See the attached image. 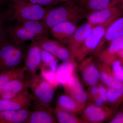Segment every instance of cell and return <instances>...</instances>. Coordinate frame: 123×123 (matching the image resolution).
I'll use <instances>...</instances> for the list:
<instances>
[{
  "label": "cell",
  "mask_w": 123,
  "mask_h": 123,
  "mask_svg": "<svg viewBox=\"0 0 123 123\" xmlns=\"http://www.w3.org/2000/svg\"><path fill=\"white\" fill-rule=\"evenodd\" d=\"M88 12L84 7L75 4L72 0L57 7L49 8L43 20L49 29L60 23L70 21L77 24L86 18Z\"/></svg>",
  "instance_id": "6da1fadb"
},
{
  "label": "cell",
  "mask_w": 123,
  "mask_h": 123,
  "mask_svg": "<svg viewBox=\"0 0 123 123\" xmlns=\"http://www.w3.org/2000/svg\"><path fill=\"white\" fill-rule=\"evenodd\" d=\"M7 3L4 14L5 20L9 21L42 20L49 8L22 0H8Z\"/></svg>",
  "instance_id": "7a4b0ae2"
},
{
  "label": "cell",
  "mask_w": 123,
  "mask_h": 123,
  "mask_svg": "<svg viewBox=\"0 0 123 123\" xmlns=\"http://www.w3.org/2000/svg\"><path fill=\"white\" fill-rule=\"evenodd\" d=\"M4 37L0 40V73L18 67L25 59L26 53L22 46Z\"/></svg>",
  "instance_id": "3957f363"
},
{
  "label": "cell",
  "mask_w": 123,
  "mask_h": 123,
  "mask_svg": "<svg viewBox=\"0 0 123 123\" xmlns=\"http://www.w3.org/2000/svg\"><path fill=\"white\" fill-rule=\"evenodd\" d=\"M29 79V88L33 92L35 105L50 108V105L55 95V88L37 74Z\"/></svg>",
  "instance_id": "277c9868"
},
{
  "label": "cell",
  "mask_w": 123,
  "mask_h": 123,
  "mask_svg": "<svg viewBox=\"0 0 123 123\" xmlns=\"http://www.w3.org/2000/svg\"><path fill=\"white\" fill-rule=\"evenodd\" d=\"M110 24L94 27L91 33L75 51L74 55L75 60L82 61L88 56L95 53Z\"/></svg>",
  "instance_id": "5b68a950"
},
{
  "label": "cell",
  "mask_w": 123,
  "mask_h": 123,
  "mask_svg": "<svg viewBox=\"0 0 123 123\" xmlns=\"http://www.w3.org/2000/svg\"><path fill=\"white\" fill-rule=\"evenodd\" d=\"M33 40L42 49L51 53L58 59L63 61L76 60L68 48L61 42L50 39L46 36H38Z\"/></svg>",
  "instance_id": "8992f818"
},
{
  "label": "cell",
  "mask_w": 123,
  "mask_h": 123,
  "mask_svg": "<svg viewBox=\"0 0 123 123\" xmlns=\"http://www.w3.org/2000/svg\"><path fill=\"white\" fill-rule=\"evenodd\" d=\"M123 13V10L116 6L88 12L86 17L87 22L93 27L110 24Z\"/></svg>",
  "instance_id": "52a82bcc"
},
{
  "label": "cell",
  "mask_w": 123,
  "mask_h": 123,
  "mask_svg": "<svg viewBox=\"0 0 123 123\" xmlns=\"http://www.w3.org/2000/svg\"><path fill=\"white\" fill-rule=\"evenodd\" d=\"M63 85L67 94L76 102L82 111L87 104L89 97L77 74L74 73L68 81Z\"/></svg>",
  "instance_id": "ba28073f"
},
{
  "label": "cell",
  "mask_w": 123,
  "mask_h": 123,
  "mask_svg": "<svg viewBox=\"0 0 123 123\" xmlns=\"http://www.w3.org/2000/svg\"><path fill=\"white\" fill-rule=\"evenodd\" d=\"M41 50L42 49L34 40L31 41V44L26 53L23 67L25 72L29 75V78L36 75L38 69L41 68Z\"/></svg>",
  "instance_id": "9c48e42d"
},
{
  "label": "cell",
  "mask_w": 123,
  "mask_h": 123,
  "mask_svg": "<svg viewBox=\"0 0 123 123\" xmlns=\"http://www.w3.org/2000/svg\"><path fill=\"white\" fill-rule=\"evenodd\" d=\"M7 38L15 44L21 45L24 42L33 40L37 36L35 34L19 22H15L5 29Z\"/></svg>",
  "instance_id": "30bf717a"
},
{
  "label": "cell",
  "mask_w": 123,
  "mask_h": 123,
  "mask_svg": "<svg viewBox=\"0 0 123 123\" xmlns=\"http://www.w3.org/2000/svg\"><path fill=\"white\" fill-rule=\"evenodd\" d=\"M80 68L82 80L89 87L98 84L100 78L98 62L92 56L86 57L82 61Z\"/></svg>",
  "instance_id": "8fae6325"
},
{
  "label": "cell",
  "mask_w": 123,
  "mask_h": 123,
  "mask_svg": "<svg viewBox=\"0 0 123 123\" xmlns=\"http://www.w3.org/2000/svg\"><path fill=\"white\" fill-rule=\"evenodd\" d=\"M114 110L108 107L102 108L90 104L82 111V118L85 122L97 123L102 122L112 115Z\"/></svg>",
  "instance_id": "7c38bea8"
},
{
  "label": "cell",
  "mask_w": 123,
  "mask_h": 123,
  "mask_svg": "<svg viewBox=\"0 0 123 123\" xmlns=\"http://www.w3.org/2000/svg\"><path fill=\"white\" fill-rule=\"evenodd\" d=\"M123 36V13L107 27L104 36L94 55L105 48L113 40Z\"/></svg>",
  "instance_id": "4fadbf2b"
},
{
  "label": "cell",
  "mask_w": 123,
  "mask_h": 123,
  "mask_svg": "<svg viewBox=\"0 0 123 123\" xmlns=\"http://www.w3.org/2000/svg\"><path fill=\"white\" fill-rule=\"evenodd\" d=\"M77 27L74 23L66 21L55 25L50 28L49 31L50 33L56 40L67 44Z\"/></svg>",
  "instance_id": "5bb4252c"
},
{
  "label": "cell",
  "mask_w": 123,
  "mask_h": 123,
  "mask_svg": "<svg viewBox=\"0 0 123 123\" xmlns=\"http://www.w3.org/2000/svg\"><path fill=\"white\" fill-rule=\"evenodd\" d=\"M123 48V36L113 40L95 55L99 61L110 66L112 62L117 59V55Z\"/></svg>",
  "instance_id": "9a60e30c"
},
{
  "label": "cell",
  "mask_w": 123,
  "mask_h": 123,
  "mask_svg": "<svg viewBox=\"0 0 123 123\" xmlns=\"http://www.w3.org/2000/svg\"><path fill=\"white\" fill-rule=\"evenodd\" d=\"M33 100L32 95L28 91L20 94L12 99H0V112L9 110H18L29 107Z\"/></svg>",
  "instance_id": "2e32d148"
},
{
  "label": "cell",
  "mask_w": 123,
  "mask_h": 123,
  "mask_svg": "<svg viewBox=\"0 0 123 123\" xmlns=\"http://www.w3.org/2000/svg\"><path fill=\"white\" fill-rule=\"evenodd\" d=\"M93 28L91 24L87 22L77 28L67 44L68 48L74 58L75 51L91 33Z\"/></svg>",
  "instance_id": "e0dca14e"
},
{
  "label": "cell",
  "mask_w": 123,
  "mask_h": 123,
  "mask_svg": "<svg viewBox=\"0 0 123 123\" xmlns=\"http://www.w3.org/2000/svg\"><path fill=\"white\" fill-rule=\"evenodd\" d=\"M50 108L35 105V109L31 111L25 123H56Z\"/></svg>",
  "instance_id": "ac0fdd59"
},
{
  "label": "cell",
  "mask_w": 123,
  "mask_h": 123,
  "mask_svg": "<svg viewBox=\"0 0 123 123\" xmlns=\"http://www.w3.org/2000/svg\"><path fill=\"white\" fill-rule=\"evenodd\" d=\"M31 111L29 107L0 112V123H25Z\"/></svg>",
  "instance_id": "d6986e66"
},
{
  "label": "cell",
  "mask_w": 123,
  "mask_h": 123,
  "mask_svg": "<svg viewBox=\"0 0 123 123\" xmlns=\"http://www.w3.org/2000/svg\"><path fill=\"white\" fill-rule=\"evenodd\" d=\"M98 66L100 78L108 88H123V82L116 78L113 75L111 66L98 60Z\"/></svg>",
  "instance_id": "ffe728a7"
},
{
  "label": "cell",
  "mask_w": 123,
  "mask_h": 123,
  "mask_svg": "<svg viewBox=\"0 0 123 123\" xmlns=\"http://www.w3.org/2000/svg\"><path fill=\"white\" fill-rule=\"evenodd\" d=\"M76 60L63 61L57 67L56 72L57 80L60 84H66L75 73Z\"/></svg>",
  "instance_id": "44dd1931"
},
{
  "label": "cell",
  "mask_w": 123,
  "mask_h": 123,
  "mask_svg": "<svg viewBox=\"0 0 123 123\" xmlns=\"http://www.w3.org/2000/svg\"><path fill=\"white\" fill-rule=\"evenodd\" d=\"M29 85L30 79L28 77H25L12 79L5 85L0 93L3 91H9L20 94L27 90Z\"/></svg>",
  "instance_id": "7402d4cb"
},
{
  "label": "cell",
  "mask_w": 123,
  "mask_h": 123,
  "mask_svg": "<svg viewBox=\"0 0 123 123\" xmlns=\"http://www.w3.org/2000/svg\"><path fill=\"white\" fill-rule=\"evenodd\" d=\"M56 107L74 115L82 112L76 102L68 94L61 95L58 97Z\"/></svg>",
  "instance_id": "603a6c76"
},
{
  "label": "cell",
  "mask_w": 123,
  "mask_h": 123,
  "mask_svg": "<svg viewBox=\"0 0 123 123\" xmlns=\"http://www.w3.org/2000/svg\"><path fill=\"white\" fill-rule=\"evenodd\" d=\"M24 67H17L0 73V93L4 86L12 79L25 77Z\"/></svg>",
  "instance_id": "cb8c5ba5"
},
{
  "label": "cell",
  "mask_w": 123,
  "mask_h": 123,
  "mask_svg": "<svg viewBox=\"0 0 123 123\" xmlns=\"http://www.w3.org/2000/svg\"><path fill=\"white\" fill-rule=\"evenodd\" d=\"M19 22L34 33L37 37H48L50 33L49 29L45 25L43 20L22 21Z\"/></svg>",
  "instance_id": "d4e9b609"
},
{
  "label": "cell",
  "mask_w": 123,
  "mask_h": 123,
  "mask_svg": "<svg viewBox=\"0 0 123 123\" xmlns=\"http://www.w3.org/2000/svg\"><path fill=\"white\" fill-rule=\"evenodd\" d=\"M55 114L57 118V121L60 123H85L83 120L79 118L75 115L68 112L59 108H55Z\"/></svg>",
  "instance_id": "484cf974"
},
{
  "label": "cell",
  "mask_w": 123,
  "mask_h": 123,
  "mask_svg": "<svg viewBox=\"0 0 123 123\" xmlns=\"http://www.w3.org/2000/svg\"><path fill=\"white\" fill-rule=\"evenodd\" d=\"M107 103L113 106L123 102V87L120 88H108Z\"/></svg>",
  "instance_id": "4316f807"
},
{
  "label": "cell",
  "mask_w": 123,
  "mask_h": 123,
  "mask_svg": "<svg viewBox=\"0 0 123 123\" xmlns=\"http://www.w3.org/2000/svg\"><path fill=\"white\" fill-rule=\"evenodd\" d=\"M41 55L42 60L41 67L48 68L52 72L55 73L58 67V59L51 53L42 49Z\"/></svg>",
  "instance_id": "83f0119b"
},
{
  "label": "cell",
  "mask_w": 123,
  "mask_h": 123,
  "mask_svg": "<svg viewBox=\"0 0 123 123\" xmlns=\"http://www.w3.org/2000/svg\"><path fill=\"white\" fill-rule=\"evenodd\" d=\"M40 69V76L55 89L60 84L57 80L56 73L48 68L41 67Z\"/></svg>",
  "instance_id": "f1b7e54d"
},
{
  "label": "cell",
  "mask_w": 123,
  "mask_h": 123,
  "mask_svg": "<svg viewBox=\"0 0 123 123\" xmlns=\"http://www.w3.org/2000/svg\"><path fill=\"white\" fill-rule=\"evenodd\" d=\"M111 0H89L84 6L88 11H97L110 7Z\"/></svg>",
  "instance_id": "f546056e"
},
{
  "label": "cell",
  "mask_w": 123,
  "mask_h": 123,
  "mask_svg": "<svg viewBox=\"0 0 123 123\" xmlns=\"http://www.w3.org/2000/svg\"><path fill=\"white\" fill-rule=\"evenodd\" d=\"M113 75L117 79L123 82V60H115L111 65Z\"/></svg>",
  "instance_id": "4dcf8cb0"
},
{
  "label": "cell",
  "mask_w": 123,
  "mask_h": 123,
  "mask_svg": "<svg viewBox=\"0 0 123 123\" xmlns=\"http://www.w3.org/2000/svg\"><path fill=\"white\" fill-rule=\"evenodd\" d=\"M33 4L39 5L44 7L50 8L60 3L69 1V0H22Z\"/></svg>",
  "instance_id": "1f68e13d"
},
{
  "label": "cell",
  "mask_w": 123,
  "mask_h": 123,
  "mask_svg": "<svg viewBox=\"0 0 123 123\" xmlns=\"http://www.w3.org/2000/svg\"><path fill=\"white\" fill-rule=\"evenodd\" d=\"M98 96L105 104L107 103V86L102 84L98 85Z\"/></svg>",
  "instance_id": "d6a6232c"
},
{
  "label": "cell",
  "mask_w": 123,
  "mask_h": 123,
  "mask_svg": "<svg viewBox=\"0 0 123 123\" xmlns=\"http://www.w3.org/2000/svg\"><path fill=\"white\" fill-rule=\"evenodd\" d=\"M5 20L4 14L0 10V38L4 37L6 35L5 29L4 26V21Z\"/></svg>",
  "instance_id": "836d02e7"
},
{
  "label": "cell",
  "mask_w": 123,
  "mask_h": 123,
  "mask_svg": "<svg viewBox=\"0 0 123 123\" xmlns=\"http://www.w3.org/2000/svg\"><path fill=\"white\" fill-rule=\"evenodd\" d=\"M88 94L89 98H90L91 99L94 97L98 96V85L89 87Z\"/></svg>",
  "instance_id": "e575fe53"
},
{
  "label": "cell",
  "mask_w": 123,
  "mask_h": 123,
  "mask_svg": "<svg viewBox=\"0 0 123 123\" xmlns=\"http://www.w3.org/2000/svg\"><path fill=\"white\" fill-rule=\"evenodd\" d=\"M111 123H123V112L121 111L117 114L110 122Z\"/></svg>",
  "instance_id": "d590c367"
},
{
  "label": "cell",
  "mask_w": 123,
  "mask_h": 123,
  "mask_svg": "<svg viewBox=\"0 0 123 123\" xmlns=\"http://www.w3.org/2000/svg\"><path fill=\"white\" fill-rule=\"evenodd\" d=\"M93 102V104L97 106L102 108H106L107 107L105 104L104 103L99 96L94 97L91 99Z\"/></svg>",
  "instance_id": "8d00e7d4"
},
{
  "label": "cell",
  "mask_w": 123,
  "mask_h": 123,
  "mask_svg": "<svg viewBox=\"0 0 123 123\" xmlns=\"http://www.w3.org/2000/svg\"><path fill=\"white\" fill-rule=\"evenodd\" d=\"M115 6L123 10V0H111V6Z\"/></svg>",
  "instance_id": "74e56055"
},
{
  "label": "cell",
  "mask_w": 123,
  "mask_h": 123,
  "mask_svg": "<svg viewBox=\"0 0 123 123\" xmlns=\"http://www.w3.org/2000/svg\"><path fill=\"white\" fill-rule=\"evenodd\" d=\"M89 0H72L74 4L80 7H84Z\"/></svg>",
  "instance_id": "f35d334b"
},
{
  "label": "cell",
  "mask_w": 123,
  "mask_h": 123,
  "mask_svg": "<svg viewBox=\"0 0 123 123\" xmlns=\"http://www.w3.org/2000/svg\"><path fill=\"white\" fill-rule=\"evenodd\" d=\"M117 58L123 60V48L118 53L117 55Z\"/></svg>",
  "instance_id": "ab89813d"
},
{
  "label": "cell",
  "mask_w": 123,
  "mask_h": 123,
  "mask_svg": "<svg viewBox=\"0 0 123 123\" xmlns=\"http://www.w3.org/2000/svg\"><path fill=\"white\" fill-rule=\"evenodd\" d=\"M8 0H0V8L3 5L7 3Z\"/></svg>",
  "instance_id": "60d3db41"
},
{
  "label": "cell",
  "mask_w": 123,
  "mask_h": 123,
  "mask_svg": "<svg viewBox=\"0 0 123 123\" xmlns=\"http://www.w3.org/2000/svg\"><path fill=\"white\" fill-rule=\"evenodd\" d=\"M6 37V36H5ZM3 38H4V37H3ZM2 38H0V40Z\"/></svg>",
  "instance_id": "b9f144b4"
},
{
  "label": "cell",
  "mask_w": 123,
  "mask_h": 123,
  "mask_svg": "<svg viewBox=\"0 0 123 123\" xmlns=\"http://www.w3.org/2000/svg\"></svg>",
  "instance_id": "7bdbcfd3"
}]
</instances>
